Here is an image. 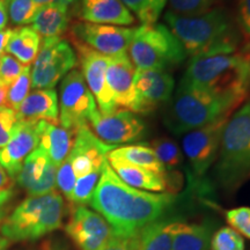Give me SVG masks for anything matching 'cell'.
<instances>
[{
	"label": "cell",
	"mask_w": 250,
	"mask_h": 250,
	"mask_svg": "<svg viewBox=\"0 0 250 250\" xmlns=\"http://www.w3.org/2000/svg\"><path fill=\"white\" fill-rule=\"evenodd\" d=\"M175 202L176 197L170 192L152 193L127 186L107 161L89 205L105 219L115 236L130 240L159 220Z\"/></svg>",
	"instance_id": "1"
},
{
	"label": "cell",
	"mask_w": 250,
	"mask_h": 250,
	"mask_svg": "<svg viewBox=\"0 0 250 250\" xmlns=\"http://www.w3.org/2000/svg\"><path fill=\"white\" fill-rule=\"evenodd\" d=\"M180 83L205 90L241 104L248 94L249 56L242 52H214L190 61Z\"/></svg>",
	"instance_id": "2"
},
{
	"label": "cell",
	"mask_w": 250,
	"mask_h": 250,
	"mask_svg": "<svg viewBox=\"0 0 250 250\" xmlns=\"http://www.w3.org/2000/svg\"><path fill=\"white\" fill-rule=\"evenodd\" d=\"M165 21L187 56L191 58L214 52H235L240 45L239 31L224 8L214 7L192 17H182L168 11Z\"/></svg>",
	"instance_id": "3"
},
{
	"label": "cell",
	"mask_w": 250,
	"mask_h": 250,
	"mask_svg": "<svg viewBox=\"0 0 250 250\" xmlns=\"http://www.w3.org/2000/svg\"><path fill=\"white\" fill-rule=\"evenodd\" d=\"M237 105L230 100L180 83L168 101L164 122L167 129L180 136L221 117H229Z\"/></svg>",
	"instance_id": "4"
},
{
	"label": "cell",
	"mask_w": 250,
	"mask_h": 250,
	"mask_svg": "<svg viewBox=\"0 0 250 250\" xmlns=\"http://www.w3.org/2000/svg\"><path fill=\"white\" fill-rule=\"evenodd\" d=\"M65 202L61 193L29 196L20 203L0 227V234L9 242L36 241L62 227Z\"/></svg>",
	"instance_id": "5"
},
{
	"label": "cell",
	"mask_w": 250,
	"mask_h": 250,
	"mask_svg": "<svg viewBox=\"0 0 250 250\" xmlns=\"http://www.w3.org/2000/svg\"><path fill=\"white\" fill-rule=\"evenodd\" d=\"M218 156L219 182L234 191L250 177V101L228 118Z\"/></svg>",
	"instance_id": "6"
},
{
	"label": "cell",
	"mask_w": 250,
	"mask_h": 250,
	"mask_svg": "<svg viewBox=\"0 0 250 250\" xmlns=\"http://www.w3.org/2000/svg\"><path fill=\"white\" fill-rule=\"evenodd\" d=\"M129 52L137 71H167L187 58L180 41L169 28L161 23L142 24L136 28Z\"/></svg>",
	"instance_id": "7"
},
{
	"label": "cell",
	"mask_w": 250,
	"mask_h": 250,
	"mask_svg": "<svg viewBox=\"0 0 250 250\" xmlns=\"http://www.w3.org/2000/svg\"><path fill=\"white\" fill-rule=\"evenodd\" d=\"M77 55L70 42L61 37H46L41 43L31 67V87L52 89L68 72L76 68Z\"/></svg>",
	"instance_id": "8"
},
{
	"label": "cell",
	"mask_w": 250,
	"mask_h": 250,
	"mask_svg": "<svg viewBox=\"0 0 250 250\" xmlns=\"http://www.w3.org/2000/svg\"><path fill=\"white\" fill-rule=\"evenodd\" d=\"M95 110H98V105L83 73L73 68L62 80L59 123L64 129L76 133L79 127L88 125Z\"/></svg>",
	"instance_id": "9"
},
{
	"label": "cell",
	"mask_w": 250,
	"mask_h": 250,
	"mask_svg": "<svg viewBox=\"0 0 250 250\" xmlns=\"http://www.w3.org/2000/svg\"><path fill=\"white\" fill-rule=\"evenodd\" d=\"M228 118L229 117L219 118L205 126L190 131L183 137V152L195 177L204 176L218 158Z\"/></svg>",
	"instance_id": "10"
},
{
	"label": "cell",
	"mask_w": 250,
	"mask_h": 250,
	"mask_svg": "<svg viewBox=\"0 0 250 250\" xmlns=\"http://www.w3.org/2000/svg\"><path fill=\"white\" fill-rule=\"evenodd\" d=\"M73 45L77 50L83 79L98 102L100 112L102 115L116 112L118 108L107 83V68L110 57L100 54L78 40H73Z\"/></svg>",
	"instance_id": "11"
},
{
	"label": "cell",
	"mask_w": 250,
	"mask_h": 250,
	"mask_svg": "<svg viewBox=\"0 0 250 250\" xmlns=\"http://www.w3.org/2000/svg\"><path fill=\"white\" fill-rule=\"evenodd\" d=\"M88 123L94 134L107 145L116 146L132 143L145 137L147 126L136 112L117 110L110 115H102L100 110L94 111Z\"/></svg>",
	"instance_id": "12"
},
{
	"label": "cell",
	"mask_w": 250,
	"mask_h": 250,
	"mask_svg": "<svg viewBox=\"0 0 250 250\" xmlns=\"http://www.w3.org/2000/svg\"><path fill=\"white\" fill-rule=\"evenodd\" d=\"M65 232L80 250H102L115 235L105 219L86 206H76Z\"/></svg>",
	"instance_id": "13"
},
{
	"label": "cell",
	"mask_w": 250,
	"mask_h": 250,
	"mask_svg": "<svg viewBox=\"0 0 250 250\" xmlns=\"http://www.w3.org/2000/svg\"><path fill=\"white\" fill-rule=\"evenodd\" d=\"M136 28H125L114 24H99L89 22H76L71 33L74 40L85 43L100 54L114 57L126 54L132 41Z\"/></svg>",
	"instance_id": "14"
},
{
	"label": "cell",
	"mask_w": 250,
	"mask_h": 250,
	"mask_svg": "<svg viewBox=\"0 0 250 250\" xmlns=\"http://www.w3.org/2000/svg\"><path fill=\"white\" fill-rule=\"evenodd\" d=\"M136 114H149L159 105L168 103L173 95L175 80L169 72L164 70L137 71L133 80Z\"/></svg>",
	"instance_id": "15"
},
{
	"label": "cell",
	"mask_w": 250,
	"mask_h": 250,
	"mask_svg": "<svg viewBox=\"0 0 250 250\" xmlns=\"http://www.w3.org/2000/svg\"><path fill=\"white\" fill-rule=\"evenodd\" d=\"M42 121H19L12 138L0 149V166L15 180L24 159L40 144Z\"/></svg>",
	"instance_id": "16"
},
{
	"label": "cell",
	"mask_w": 250,
	"mask_h": 250,
	"mask_svg": "<svg viewBox=\"0 0 250 250\" xmlns=\"http://www.w3.org/2000/svg\"><path fill=\"white\" fill-rule=\"evenodd\" d=\"M56 175L57 167L44 149L37 146L24 159L15 181L29 196H43L55 191Z\"/></svg>",
	"instance_id": "17"
},
{
	"label": "cell",
	"mask_w": 250,
	"mask_h": 250,
	"mask_svg": "<svg viewBox=\"0 0 250 250\" xmlns=\"http://www.w3.org/2000/svg\"><path fill=\"white\" fill-rule=\"evenodd\" d=\"M74 4L83 22L121 27L134 23L132 13L121 0H76Z\"/></svg>",
	"instance_id": "18"
},
{
	"label": "cell",
	"mask_w": 250,
	"mask_h": 250,
	"mask_svg": "<svg viewBox=\"0 0 250 250\" xmlns=\"http://www.w3.org/2000/svg\"><path fill=\"white\" fill-rule=\"evenodd\" d=\"M134 66L126 54L110 57L107 68V83L117 108L132 109L134 102Z\"/></svg>",
	"instance_id": "19"
},
{
	"label": "cell",
	"mask_w": 250,
	"mask_h": 250,
	"mask_svg": "<svg viewBox=\"0 0 250 250\" xmlns=\"http://www.w3.org/2000/svg\"><path fill=\"white\" fill-rule=\"evenodd\" d=\"M19 121H45L59 123L57 92L52 89H35L27 95L17 110Z\"/></svg>",
	"instance_id": "20"
},
{
	"label": "cell",
	"mask_w": 250,
	"mask_h": 250,
	"mask_svg": "<svg viewBox=\"0 0 250 250\" xmlns=\"http://www.w3.org/2000/svg\"><path fill=\"white\" fill-rule=\"evenodd\" d=\"M177 220H156L129 240L130 250H171Z\"/></svg>",
	"instance_id": "21"
},
{
	"label": "cell",
	"mask_w": 250,
	"mask_h": 250,
	"mask_svg": "<svg viewBox=\"0 0 250 250\" xmlns=\"http://www.w3.org/2000/svg\"><path fill=\"white\" fill-rule=\"evenodd\" d=\"M108 164L125 184L134 188V189L155 192H162L167 190L165 174H156L154 171L120 160H111L110 159L108 160Z\"/></svg>",
	"instance_id": "22"
},
{
	"label": "cell",
	"mask_w": 250,
	"mask_h": 250,
	"mask_svg": "<svg viewBox=\"0 0 250 250\" xmlns=\"http://www.w3.org/2000/svg\"><path fill=\"white\" fill-rule=\"evenodd\" d=\"M73 134L76 133L62 126H58V124L42 121L39 146L44 149L50 160L57 168L70 154L74 142Z\"/></svg>",
	"instance_id": "23"
},
{
	"label": "cell",
	"mask_w": 250,
	"mask_h": 250,
	"mask_svg": "<svg viewBox=\"0 0 250 250\" xmlns=\"http://www.w3.org/2000/svg\"><path fill=\"white\" fill-rule=\"evenodd\" d=\"M212 228L206 224H186L177 220L171 250H211Z\"/></svg>",
	"instance_id": "24"
},
{
	"label": "cell",
	"mask_w": 250,
	"mask_h": 250,
	"mask_svg": "<svg viewBox=\"0 0 250 250\" xmlns=\"http://www.w3.org/2000/svg\"><path fill=\"white\" fill-rule=\"evenodd\" d=\"M70 24L68 6L46 5L42 6L31 22V28L40 36L59 37Z\"/></svg>",
	"instance_id": "25"
},
{
	"label": "cell",
	"mask_w": 250,
	"mask_h": 250,
	"mask_svg": "<svg viewBox=\"0 0 250 250\" xmlns=\"http://www.w3.org/2000/svg\"><path fill=\"white\" fill-rule=\"evenodd\" d=\"M41 36L31 27H20L13 29L5 51L13 56L21 64L30 65L35 62L41 48Z\"/></svg>",
	"instance_id": "26"
},
{
	"label": "cell",
	"mask_w": 250,
	"mask_h": 250,
	"mask_svg": "<svg viewBox=\"0 0 250 250\" xmlns=\"http://www.w3.org/2000/svg\"><path fill=\"white\" fill-rule=\"evenodd\" d=\"M110 159L138 166V167L145 168L147 170L154 171L156 174L164 175L166 173L165 166L159 160L152 147L143 145V144L114 148L107 155V160H110Z\"/></svg>",
	"instance_id": "27"
},
{
	"label": "cell",
	"mask_w": 250,
	"mask_h": 250,
	"mask_svg": "<svg viewBox=\"0 0 250 250\" xmlns=\"http://www.w3.org/2000/svg\"><path fill=\"white\" fill-rule=\"evenodd\" d=\"M143 24L156 23L168 0H121Z\"/></svg>",
	"instance_id": "28"
},
{
	"label": "cell",
	"mask_w": 250,
	"mask_h": 250,
	"mask_svg": "<svg viewBox=\"0 0 250 250\" xmlns=\"http://www.w3.org/2000/svg\"><path fill=\"white\" fill-rule=\"evenodd\" d=\"M152 149L166 169H176L183 164V154L174 140L166 137L153 140Z\"/></svg>",
	"instance_id": "29"
},
{
	"label": "cell",
	"mask_w": 250,
	"mask_h": 250,
	"mask_svg": "<svg viewBox=\"0 0 250 250\" xmlns=\"http://www.w3.org/2000/svg\"><path fill=\"white\" fill-rule=\"evenodd\" d=\"M31 87V67L30 65H26L23 71L21 72L18 79L12 83L7 88V94H6V103L5 105L14 109L15 111L20 107L23 100L27 98L29 94Z\"/></svg>",
	"instance_id": "30"
},
{
	"label": "cell",
	"mask_w": 250,
	"mask_h": 250,
	"mask_svg": "<svg viewBox=\"0 0 250 250\" xmlns=\"http://www.w3.org/2000/svg\"><path fill=\"white\" fill-rule=\"evenodd\" d=\"M41 7L34 0H8L7 11L12 22L23 26L33 22Z\"/></svg>",
	"instance_id": "31"
},
{
	"label": "cell",
	"mask_w": 250,
	"mask_h": 250,
	"mask_svg": "<svg viewBox=\"0 0 250 250\" xmlns=\"http://www.w3.org/2000/svg\"><path fill=\"white\" fill-rule=\"evenodd\" d=\"M101 171H92L88 175L77 179L70 201L72 204H76L77 206L89 204L95 188L98 186L100 176H101Z\"/></svg>",
	"instance_id": "32"
},
{
	"label": "cell",
	"mask_w": 250,
	"mask_h": 250,
	"mask_svg": "<svg viewBox=\"0 0 250 250\" xmlns=\"http://www.w3.org/2000/svg\"><path fill=\"white\" fill-rule=\"evenodd\" d=\"M219 0H168L169 12L182 17H192L211 11Z\"/></svg>",
	"instance_id": "33"
},
{
	"label": "cell",
	"mask_w": 250,
	"mask_h": 250,
	"mask_svg": "<svg viewBox=\"0 0 250 250\" xmlns=\"http://www.w3.org/2000/svg\"><path fill=\"white\" fill-rule=\"evenodd\" d=\"M211 250H245V241L233 228L223 227L212 236Z\"/></svg>",
	"instance_id": "34"
},
{
	"label": "cell",
	"mask_w": 250,
	"mask_h": 250,
	"mask_svg": "<svg viewBox=\"0 0 250 250\" xmlns=\"http://www.w3.org/2000/svg\"><path fill=\"white\" fill-rule=\"evenodd\" d=\"M26 65L21 64L18 59H15L11 55H4L0 57V86L8 88L18 77Z\"/></svg>",
	"instance_id": "35"
},
{
	"label": "cell",
	"mask_w": 250,
	"mask_h": 250,
	"mask_svg": "<svg viewBox=\"0 0 250 250\" xmlns=\"http://www.w3.org/2000/svg\"><path fill=\"white\" fill-rule=\"evenodd\" d=\"M227 223L240 235L250 239V208H236L226 212Z\"/></svg>",
	"instance_id": "36"
},
{
	"label": "cell",
	"mask_w": 250,
	"mask_h": 250,
	"mask_svg": "<svg viewBox=\"0 0 250 250\" xmlns=\"http://www.w3.org/2000/svg\"><path fill=\"white\" fill-rule=\"evenodd\" d=\"M77 177L74 174L73 168H72L71 162L68 159H65V161L57 168V175H56V186L61 190V192L67 198V201H71L72 191H73L74 184H76Z\"/></svg>",
	"instance_id": "37"
},
{
	"label": "cell",
	"mask_w": 250,
	"mask_h": 250,
	"mask_svg": "<svg viewBox=\"0 0 250 250\" xmlns=\"http://www.w3.org/2000/svg\"><path fill=\"white\" fill-rule=\"evenodd\" d=\"M18 122L17 111L14 109L7 105H2L0 108V149L6 146V144L12 138Z\"/></svg>",
	"instance_id": "38"
},
{
	"label": "cell",
	"mask_w": 250,
	"mask_h": 250,
	"mask_svg": "<svg viewBox=\"0 0 250 250\" xmlns=\"http://www.w3.org/2000/svg\"><path fill=\"white\" fill-rule=\"evenodd\" d=\"M14 179H12L6 173L4 168L0 166V211L4 208V206L11 201L14 195Z\"/></svg>",
	"instance_id": "39"
},
{
	"label": "cell",
	"mask_w": 250,
	"mask_h": 250,
	"mask_svg": "<svg viewBox=\"0 0 250 250\" xmlns=\"http://www.w3.org/2000/svg\"><path fill=\"white\" fill-rule=\"evenodd\" d=\"M236 20L240 28L250 36V0H235Z\"/></svg>",
	"instance_id": "40"
},
{
	"label": "cell",
	"mask_w": 250,
	"mask_h": 250,
	"mask_svg": "<svg viewBox=\"0 0 250 250\" xmlns=\"http://www.w3.org/2000/svg\"><path fill=\"white\" fill-rule=\"evenodd\" d=\"M102 250H130L129 240L120 239V237L115 236L110 241V243Z\"/></svg>",
	"instance_id": "41"
},
{
	"label": "cell",
	"mask_w": 250,
	"mask_h": 250,
	"mask_svg": "<svg viewBox=\"0 0 250 250\" xmlns=\"http://www.w3.org/2000/svg\"><path fill=\"white\" fill-rule=\"evenodd\" d=\"M12 34H13V29H11V28L0 30V57H1L2 54H4L6 46H7L8 41L12 36Z\"/></svg>",
	"instance_id": "42"
},
{
	"label": "cell",
	"mask_w": 250,
	"mask_h": 250,
	"mask_svg": "<svg viewBox=\"0 0 250 250\" xmlns=\"http://www.w3.org/2000/svg\"><path fill=\"white\" fill-rule=\"evenodd\" d=\"M8 0H0V30L6 27L8 21V11H7Z\"/></svg>",
	"instance_id": "43"
},
{
	"label": "cell",
	"mask_w": 250,
	"mask_h": 250,
	"mask_svg": "<svg viewBox=\"0 0 250 250\" xmlns=\"http://www.w3.org/2000/svg\"><path fill=\"white\" fill-rule=\"evenodd\" d=\"M37 5L46 6V5H65L70 6L76 2V0H34Z\"/></svg>",
	"instance_id": "44"
},
{
	"label": "cell",
	"mask_w": 250,
	"mask_h": 250,
	"mask_svg": "<svg viewBox=\"0 0 250 250\" xmlns=\"http://www.w3.org/2000/svg\"><path fill=\"white\" fill-rule=\"evenodd\" d=\"M6 94H7V88L4 86H0V108H1L2 105H5Z\"/></svg>",
	"instance_id": "45"
},
{
	"label": "cell",
	"mask_w": 250,
	"mask_h": 250,
	"mask_svg": "<svg viewBox=\"0 0 250 250\" xmlns=\"http://www.w3.org/2000/svg\"><path fill=\"white\" fill-rule=\"evenodd\" d=\"M9 245H11V242L0 234V250H7Z\"/></svg>",
	"instance_id": "46"
},
{
	"label": "cell",
	"mask_w": 250,
	"mask_h": 250,
	"mask_svg": "<svg viewBox=\"0 0 250 250\" xmlns=\"http://www.w3.org/2000/svg\"><path fill=\"white\" fill-rule=\"evenodd\" d=\"M249 80H250V55H249Z\"/></svg>",
	"instance_id": "47"
}]
</instances>
